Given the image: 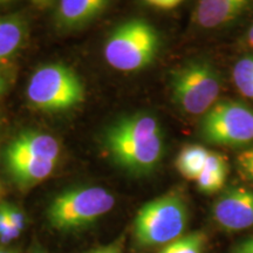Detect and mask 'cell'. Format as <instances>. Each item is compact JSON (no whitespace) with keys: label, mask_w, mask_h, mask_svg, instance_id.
Returning <instances> with one entry per match:
<instances>
[{"label":"cell","mask_w":253,"mask_h":253,"mask_svg":"<svg viewBox=\"0 0 253 253\" xmlns=\"http://www.w3.org/2000/svg\"><path fill=\"white\" fill-rule=\"evenodd\" d=\"M173 102L190 115H204L218 102L221 90L219 72L207 60H192L170 75Z\"/></svg>","instance_id":"5"},{"label":"cell","mask_w":253,"mask_h":253,"mask_svg":"<svg viewBox=\"0 0 253 253\" xmlns=\"http://www.w3.org/2000/svg\"><path fill=\"white\" fill-rule=\"evenodd\" d=\"M199 132L211 144L235 148L251 144L253 109L240 101H218L202 118Z\"/></svg>","instance_id":"6"},{"label":"cell","mask_w":253,"mask_h":253,"mask_svg":"<svg viewBox=\"0 0 253 253\" xmlns=\"http://www.w3.org/2000/svg\"><path fill=\"white\" fill-rule=\"evenodd\" d=\"M207 236L203 232H192L182 236L169 244L164 245L160 253H203Z\"/></svg>","instance_id":"18"},{"label":"cell","mask_w":253,"mask_h":253,"mask_svg":"<svg viewBox=\"0 0 253 253\" xmlns=\"http://www.w3.org/2000/svg\"><path fill=\"white\" fill-rule=\"evenodd\" d=\"M26 95L33 108L45 113H59L84 102V87L79 75L68 66L48 63L32 74Z\"/></svg>","instance_id":"4"},{"label":"cell","mask_w":253,"mask_h":253,"mask_svg":"<svg viewBox=\"0 0 253 253\" xmlns=\"http://www.w3.org/2000/svg\"><path fill=\"white\" fill-rule=\"evenodd\" d=\"M53 1H54V0H39V1H38V7L47 8L53 4Z\"/></svg>","instance_id":"27"},{"label":"cell","mask_w":253,"mask_h":253,"mask_svg":"<svg viewBox=\"0 0 253 253\" xmlns=\"http://www.w3.org/2000/svg\"><path fill=\"white\" fill-rule=\"evenodd\" d=\"M112 0H59L56 25L66 31L80 30L108 8Z\"/></svg>","instance_id":"10"},{"label":"cell","mask_w":253,"mask_h":253,"mask_svg":"<svg viewBox=\"0 0 253 253\" xmlns=\"http://www.w3.org/2000/svg\"><path fill=\"white\" fill-rule=\"evenodd\" d=\"M232 78L239 93L253 101V55L243 56L236 62Z\"/></svg>","instance_id":"17"},{"label":"cell","mask_w":253,"mask_h":253,"mask_svg":"<svg viewBox=\"0 0 253 253\" xmlns=\"http://www.w3.org/2000/svg\"><path fill=\"white\" fill-rule=\"evenodd\" d=\"M90 253H122V252H121V250L119 249V246L112 245V246H106V248L97 249Z\"/></svg>","instance_id":"25"},{"label":"cell","mask_w":253,"mask_h":253,"mask_svg":"<svg viewBox=\"0 0 253 253\" xmlns=\"http://www.w3.org/2000/svg\"><path fill=\"white\" fill-rule=\"evenodd\" d=\"M27 37V24L20 15L0 18V62L12 58L23 47Z\"/></svg>","instance_id":"14"},{"label":"cell","mask_w":253,"mask_h":253,"mask_svg":"<svg viewBox=\"0 0 253 253\" xmlns=\"http://www.w3.org/2000/svg\"><path fill=\"white\" fill-rule=\"evenodd\" d=\"M115 205V198L101 186H78L59 194L47 209V220L61 232L78 231L91 225Z\"/></svg>","instance_id":"3"},{"label":"cell","mask_w":253,"mask_h":253,"mask_svg":"<svg viewBox=\"0 0 253 253\" xmlns=\"http://www.w3.org/2000/svg\"><path fill=\"white\" fill-rule=\"evenodd\" d=\"M237 169L246 181L253 183V147L243 150L236 160Z\"/></svg>","instance_id":"20"},{"label":"cell","mask_w":253,"mask_h":253,"mask_svg":"<svg viewBox=\"0 0 253 253\" xmlns=\"http://www.w3.org/2000/svg\"><path fill=\"white\" fill-rule=\"evenodd\" d=\"M162 134V126L155 116L138 113L113 123L107 129L103 140L143 141Z\"/></svg>","instance_id":"12"},{"label":"cell","mask_w":253,"mask_h":253,"mask_svg":"<svg viewBox=\"0 0 253 253\" xmlns=\"http://www.w3.org/2000/svg\"><path fill=\"white\" fill-rule=\"evenodd\" d=\"M246 40H248L249 46L253 48V24L251 25V27L249 28L248 34H246Z\"/></svg>","instance_id":"26"},{"label":"cell","mask_w":253,"mask_h":253,"mask_svg":"<svg viewBox=\"0 0 253 253\" xmlns=\"http://www.w3.org/2000/svg\"><path fill=\"white\" fill-rule=\"evenodd\" d=\"M147 4L160 9H171L178 6L183 0H144Z\"/></svg>","instance_id":"22"},{"label":"cell","mask_w":253,"mask_h":253,"mask_svg":"<svg viewBox=\"0 0 253 253\" xmlns=\"http://www.w3.org/2000/svg\"><path fill=\"white\" fill-rule=\"evenodd\" d=\"M216 223L226 231H242L253 226V190L235 186L225 190L213 204Z\"/></svg>","instance_id":"8"},{"label":"cell","mask_w":253,"mask_h":253,"mask_svg":"<svg viewBox=\"0 0 253 253\" xmlns=\"http://www.w3.org/2000/svg\"><path fill=\"white\" fill-rule=\"evenodd\" d=\"M227 175H229V163L226 157L221 154L210 151L203 171L196 179V183L199 191L203 194H216L224 188Z\"/></svg>","instance_id":"15"},{"label":"cell","mask_w":253,"mask_h":253,"mask_svg":"<svg viewBox=\"0 0 253 253\" xmlns=\"http://www.w3.org/2000/svg\"><path fill=\"white\" fill-rule=\"evenodd\" d=\"M21 233L15 230L9 219L7 210H6V202L0 203V242L2 244H8L19 238Z\"/></svg>","instance_id":"19"},{"label":"cell","mask_w":253,"mask_h":253,"mask_svg":"<svg viewBox=\"0 0 253 253\" xmlns=\"http://www.w3.org/2000/svg\"><path fill=\"white\" fill-rule=\"evenodd\" d=\"M252 0H198L195 21L199 27L213 30L236 20Z\"/></svg>","instance_id":"11"},{"label":"cell","mask_w":253,"mask_h":253,"mask_svg":"<svg viewBox=\"0 0 253 253\" xmlns=\"http://www.w3.org/2000/svg\"><path fill=\"white\" fill-rule=\"evenodd\" d=\"M209 155L210 151L202 145H186L177 156V170L185 178L196 181L203 171Z\"/></svg>","instance_id":"16"},{"label":"cell","mask_w":253,"mask_h":253,"mask_svg":"<svg viewBox=\"0 0 253 253\" xmlns=\"http://www.w3.org/2000/svg\"><path fill=\"white\" fill-rule=\"evenodd\" d=\"M160 36L143 19H131L114 30L104 45V59L120 72H137L149 66L160 49Z\"/></svg>","instance_id":"2"},{"label":"cell","mask_w":253,"mask_h":253,"mask_svg":"<svg viewBox=\"0 0 253 253\" xmlns=\"http://www.w3.org/2000/svg\"><path fill=\"white\" fill-rule=\"evenodd\" d=\"M6 210H7V214L11 219L12 225L15 227V230L23 233L25 227H26V218H25L23 211L11 203H6Z\"/></svg>","instance_id":"21"},{"label":"cell","mask_w":253,"mask_h":253,"mask_svg":"<svg viewBox=\"0 0 253 253\" xmlns=\"http://www.w3.org/2000/svg\"><path fill=\"white\" fill-rule=\"evenodd\" d=\"M232 253H253V236L238 243L233 248Z\"/></svg>","instance_id":"23"},{"label":"cell","mask_w":253,"mask_h":253,"mask_svg":"<svg viewBox=\"0 0 253 253\" xmlns=\"http://www.w3.org/2000/svg\"><path fill=\"white\" fill-rule=\"evenodd\" d=\"M56 163L32 157L8 147L5 151L6 169L13 181L21 186L36 185L45 181L54 171Z\"/></svg>","instance_id":"9"},{"label":"cell","mask_w":253,"mask_h":253,"mask_svg":"<svg viewBox=\"0 0 253 253\" xmlns=\"http://www.w3.org/2000/svg\"><path fill=\"white\" fill-rule=\"evenodd\" d=\"M7 87H8L7 75L5 74L4 71H1V69H0V96H1V95L4 94L6 90H7Z\"/></svg>","instance_id":"24"},{"label":"cell","mask_w":253,"mask_h":253,"mask_svg":"<svg viewBox=\"0 0 253 253\" xmlns=\"http://www.w3.org/2000/svg\"><path fill=\"white\" fill-rule=\"evenodd\" d=\"M103 141L114 162L134 175L154 171L164 154L163 134L143 141Z\"/></svg>","instance_id":"7"},{"label":"cell","mask_w":253,"mask_h":253,"mask_svg":"<svg viewBox=\"0 0 253 253\" xmlns=\"http://www.w3.org/2000/svg\"><path fill=\"white\" fill-rule=\"evenodd\" d=\"M8 148L39 160L58 162L60 157L58 140L54 136L41 131H23L8 144Z\"/></svg>","instance_id":"13"},{"label":"cell","mask_w":253,"mask_h":253,"mask_svg":"<svg viewBox=\"0 0 253 253\" xmlns=\"http://www.w3.org/2000/svg\"><path fill=\"white\" fill-rule=\"evenodd\" d=\"M189 210L184 198L171 192L145 203L136 214L134 237L141 248H155L173 242L184 232Z\"/></svg>","instance_id":"1"},{"label":"cell","mask_w":253,"mask_h":253,"mask_svg":"<svg viewBox=\"0 0 253 253\" xmlns=\"http://www.w3.org/2000/svg\"><path fill=\"white\" fill-rule=\"evenodd\" d=\"M12 1H13V0H0V6L9 4V2H12Z\"/></svg>","instance_id":"28"}]
</instances>
